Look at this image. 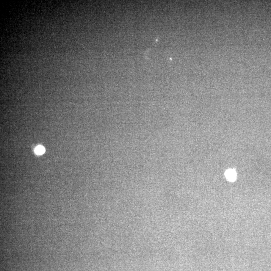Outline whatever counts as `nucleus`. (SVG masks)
Here are the masks:
<instances>
[{"label":"nucleus","mask_w":271,"mask_h":271,"mask_svg":"<svg viewBox=\"0 0 271 271\" xmlns=\"http://www.w3.org/2000/svg\"><path fill=\"white\" fill-rule=\"evenodd\" d=\"M225 176L228 180L233 182L236 179V173L234 170H227L225 173Z\"/></svg>","instance_id":"obj_1"},{"label":"nucleus","mask_w":271,"mask_h":271,"mask_svg":"<svg viewBox=\"0 0 271 271\" xmlns=\"http://www.w3.org/2000/svg\"><path fill=\"white\" fill-rule=\"evenodd\" d=\"M45 150L43 146H39L36 148L35 149V152L37 155H42L44 153Z\"/></svg>","instance_id":"obj_2"}]
</instances>
